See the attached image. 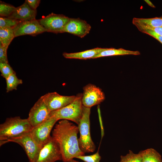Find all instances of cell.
I'll use <instances>...</instances> for the list:
<instances>
[{
	"instance_id": "6da1fadb",
	"label": "cell",
	"mask_w": 162,
	"mask_h": 162,
	"mask_svg": "<svg viewBox=\"0 0 162 162\" xmlns=\"http://www.w3.org/2000/svg\"><path fill=\"white\" fill-rule=\"evenodd\" d=\"M77 126L69 120H60L54 126L51 136L58 144L62 160L68 162L78 156L84 155L79 145Z\"/></svg>"
},
{
	"instance_id": "7a4b0ae2",
	"label": "cell",
	"mask_w": 162,
	"mask_h": 162,
	"mask_svg": "<svg viewBox=\"0 0 162 162\" xmlns=\"http://www.w3.org/2000/svg\"><path fill=\"white\" fill-rule=\"evenodd\" d=\"M32 128L27 118L19 116L7 118L0 125V141L29 133Z\"/></svg>"
},
{
	"instance_id": "3957f363",
	"label": "cell",
	"mask_w": 162,
	"mask_h": 162,
	"mask_svg": "<svg viewBox=\"0 0 162 162\" xmlns=\"http://www.w3.org/2000/svg\"><path fill=\"white\" fill-rule=\"evenodd\" d=\"M82 95V93L77 94L75 100L71 103L61 109L51 112L49 117H53L58 121L63 119L70 120L78 125L83 114Z\"/></svg>"
},
{
	"instance_id": "277c9868",
	"label": "cell",
	"mask_w": 162,
	"mask_h": 162,
	"mask_svg": "<svg viewBox=\"0 0 162 162\" xmlns=\"http://www.w3.org/2000/svg\"><path fill=\"white\" fill-rule=\"evenodd\" d=\"M91 108L83 106L82 117L78 125L80 137L78 138L79 147L84 153L94 152L95 146L92 140L90 129V116Z\"/></svg>"
},
{
	"instance_id": "5b68a950",
	"label": "cell",
	"mask_w": 162,
	"mask_h": 162,
	"mask_svg": "<svg viewBox=\"0 0 162 162\" xmlns=\"http://www.w3.org/2000/svg\"><path fill=\"white\" fill-rule=\"evenodd\" d=\"M9 142L16 143L22 146L26 152L29 162L34 161L41 148L34 141L30 132L0 141V146Z\"/></svg>"
},
{
	"instance_id": "8992f818",
	"label": "cell",
	"mask_w": 162,
	"mask_h": 162,
	"mask_svg": "<svg viewBox=\"0 0 162 162\" xmlns=\"http://www.w3.org/2000/svg\"><path fill=\"white\" fill-rule=\"evenodd\" d=\"M57 121L55 118L50 117L41 124L33 128L30 132L32 136L40 148L50 139L51 136V132Z\"/></svg>"
},
{
	"instance_id": "52a82bcc",
	"label": "cell",
	"mask_w": 162,
	"mask_h": 162,
	"mask_svg": "<svg viewBox=\"0 0 162 162\" xmlns=\"http://www.w3.org/2000/svg\"><path fill=\"white\" fill-rule=\"evenodd\" d=\"M70 18L62 14L51 13L38 20L46 32L57 34L64 33Z\"/></svg>"
},
{
	"instance_id": "ba28073f",
	"label": "cell",
	"mask_w": 162,
	"mask_h": 162,
	"mask_svg": "<svg viewBox=\"0 0 162 162\" xmlns=\"http://www.w3.org/2000/svg\"><path fill=\"white\" fill-rule=\"evenodd\" d=\"M61 160L59 147L51 136L48 141L40 148L34 162H55Z\"/></svg>"
},
{
	"instance_id": "9c48e42d",
	"label": "cell",
	"mask_w": 162,
	"mask_h": 162,
	"mask_svg": "<svg viewBox=\"0 0 162 162\" xmlns=\"http://www.w3.org/2000/svg\"><path fill=\"white\" fill-rule=\"evenodd\" d=\"M50 112L42 96L31 109L27 119L34 128L46 120Z\"/></svg>"
},
{
	"instance_id": "30bf717a",
	"label": "cell",
	"mask_w": 162,
	"mask_h": 162,
	"mask_svg": "<svg viewBox=\"0 0 162 162\" xmlns=\"http://www.w3.org/2000/svg\"><path fill=\"white\" fill-rule=\"evenodd\" d=\"M82 101L83 106L91 108L99 104L105 99V95L102 89L95 85L88 84L83 88Z\"/></svg>"
},
{
	"instance_id": "8fae6325",
	"label": "cell",
	"mask_w": 162,
	"mask_h": 162,
	"mask_svg": "<svg viewBox=\"0 0 162 162\" xmlns=\"http://www.w3.org/2000/svg\"><path fill=\"white\" fill-rule=\"evenodd\" d=\"M47 107L51 112L61 109L72 103L76 95L63 96L54 92L42 96Z\"/></svg>"
},
{
	"instance_id": "7c38bea8",
	"label": "cell",
	"mask_w": 162,
	"mask_h": 162,
	"mask_svg": "<svg viewBox=\"0 0 162 162\" xmlns=\"http://www.w3.org/2000/svg\"><path fill=\"white\" fill-rule=\"evenodd\" d=\"M15 37L29 35L35 36L46 32L45 29L36 19L21 21L14 29Z\"/></svg>"
},
{
	"instance_id": "4fadbf2b",
	"label": "cell",
	"mask_w": 162,
	"mask_h": 162,
	"mask_svg": "<svg viewBox=\"0 0 162 162\" xmlns=\"http://www.w3.org/2000/svg\"><path fill=\"white\" fill-rule=\"evenodd\" d=\"M91 29V26L85 20L79 18H70L65 27L64 32L69 33L82 38L89 33Z\"/></svg>"
},
{
	"instance_id": "5bb4252c",
	"label": "cell",
	"mask_w": 162,
	"mask_h": 162,
	"mask_svg": "<svg viewBox=\"0 0 162 162\" xmlns=\"http://www.w3.org/2000/svg\"><path fill=\"white\" fill-rule=\"evenodd\" d=\"M36 10L32 9L28 4L25 2L21 6L16 8L14 11L8 17L21 21L35 20Z\"/></svg>"
},
{
	"instance_id": "9a60e30c",
	"label": "cell",
	"mask_w": 162,
	"mask_h": 162,
	"mask_svg": "<svg viewBox=\"0 0 162 162\" xmlns=\"http://www.w3.org/2000/svg\"><path fill=\"white\" fill-rule=\"evenodd\" d=\"M104 48L97 47L81 52L68 53H64L63 55L67 58L87 59L94 58L97 55L102 52Z\"/></svg>"
},
{
	"instance_id": "2e32d148",
	"label": "cell",
	"mask_w": 162,
	"mask_h": 162,
	"mask_svg": "<svg viewBox=\"0 0 162 162\" xmlns=\"http://www.w3.org/2000/svg\"><path fill=\"white\" fill-rule=\"evenodd\" d=\"M140 54V53L138 51H131L126 50L122 48L118 49L112 48H104L102 52L95 56L94 58L114 56L129 55H138Z\"/></svg>"
},
{
	"instance_id": "e0dca14e",
	"label": "cell",
	"mask_w": 162,
	"mask_h": 162,
	"mask_svg": "<svg viewBox=\"0 0 162 162\" xmlns=\"http://www.w3.org/2000/svg\"><path fill=\"white\" fill-rule=\"evenodd\" d=\"M132 23L135 26L140 25L152 28L162 27V17L150 18H137L133 19Z\"/></svg>"
},
{
	"instance_id": "ac0fdd59",
	"label": "cell",
	"mask_w": 162,
	"mask_h": 162,
	"mask_svg": "<svg viewBox=\"0 0 162 162\" xmlns=\"http://www.w3.org/2000/svg\"><path fill=\"white\" fill-rule=\"evenodd\" d=\"M140 153L142 162H162L161 155L153 148L147 149Z\"/></svg>"
},
{
	"instance_id": "d6986e66",
	"label": "cell",
	"mask_w": 162,
	"mask_h": 162,
	"mask_svg": "<svg viewBox=\"0 0 162 162\" xmlns=\"http://www.w3.org/2000/svg\"><path fill=\"white\" fill-rule=\"evenodd\" d=\"M13 29L9 28H0V44L8 48L15 38Z\"/></svg>"
},
{
	"instance_id": "ffe728a7",
	"label": "cell",
	"mask_w": 162,
	"mask_h": 162,
	"mask_svg": "<svg viewBox=\"0 0 162 162\" xmlns=\"http://www.w3.org/2000/svg\"><path fill=\"white\" fill-rule=\"evenodd\" d=\"M5 80L7 92L14 90H16L17 86L22 83V80L17 77L16 73L10 75L5 79Z\"/></svg>"
},
{
	"instance_id": "44dd1931",
	"label": "cell",
	"mask_w": 162,
	"mask_h": 162,
	"mask_svg": "<svg viewBox=\"0 0 162 162\" xmlns=\"http://www.w3.org/2000/svg\"><path fill=\"white\" fill-rule=\"evenodd\" d=\"M21 21L8 17H0V28L14 29Z\"/></svg>"
},
{
	"instance_id": "7402d4cb",
	"label": "cell",
	"mask_w": 162,
	"mask_h": 162,
	"mask_svg": "<svg viewBox=\"0 0 162 162\" xmlns=\"http://www.w3.org/2000/svg\"><path fill=\"white\" fill-rule=\"evenodd\" d=\"M120 162H142V158L140 152L134 154L132 151L125 156H122Z\"/></svg>"
},
{
	"instance_id": "603a6c76",
	"label": "cell",
	"mask_w": 162,
	"mask_h": 162,
	"mask_svg": "<svg viewBox=\"0 0 162 162\" xmlns=\"http://www.w3.org/2000/svg\"><path fill=\"white\" fill-rule=\"evenodd\" d=\"M14 6L1 2L0 3V16L1 17H8L15 9Z\"/></svg>"
},
{
	"instance_id": "cb8c5ba5",
	"label": "cell",
	"mask_w": 162,
	"mask_h": 162,
	"mask_svg": "<svg viewBox=\"0 0 162 162\" xmlns=\"http://www.w3.org/2000/svg\"><path fill=\"white\" fill-rule=\"evenodd\" d=\"M1 76L5 79L11 74L16 73L8 63L0 62Z\"/></svg>"
},
{
	"instance_id": "d4e9b609",
	"label": "cell",
	"mask_w": 162,
	"mask_h": 162,
	"mask_svg": "<svg viewBox=\"0 0 162 162\" xmlns=\"http://www.w3.org/2000/svg\"><path fill=\"white\" fill-rule=\"evenodd\" d=\"M76 158L80 159L85 162H100L101 158L98 151L92 155H80L76 157Z\"/></svg>"
},
{
	"instance_id": "484cf974",
	"label": "cell",
	"mask_w": 162,
	"mask_h": 162,
	"mask_svg": "<svg viewBox=\"0 0 162 162\" xmlns=\"http://www.w3.org/2000/svg\"><path fill=\"white\" fill-rule=\"evenodd\" d=\"M141 32L148 34L159 41L162 44V36L158 35L154 32L140 26H136Z\"/></svg>"
},
{
	"instance_id": "4316f807",
	"label": "cell",
	"mask_w": 162,
	"mask_h": 162,
	"mask_svg": "<svg viewBox=\"0 0 162 162\" xmlns=\"http://www.w3.org/2000/svg\"><path fill=\"white\" fill-rule=\"evenodd\" d=\"M8 48L0 44V62L8 63L7 56Z\"/></svg>"
},
{
	"instance_id": "83f0119b",
	"label": "cell",
	"mask_w": 162,
	"mask_h": 162,
	"mask_svg": "<svg viewBox=\"0 0 162 162\" xmlns=\"http://www.w3.org/2000/svg\"><path fill=\"white\" fill-rule=\"evenodd\" d=\"M26 2L31 8L34 10H36L39 5L40 0H26Z\"/></svg>"
},
{
	"instance_id": "f1b7e54d",
	"label": "cell",
	"mask_w": 162,
	"mask_h": 162,
	"mask_svg": "<svg viewBox=\"0 0 162 162\" xmlns=\"http://www.w3.org/2000/svg\"><path fill=\"white\" fill-rule=\"evenodd\" d=\"M135 26L136 27L137 26H140L148 29L154 32L158 35L162 36V27L152 28L140 25H136Z\"/></svg>"
},
{
	"instance_id": "f546056e",
	"label": "cell",
	"mask_w": 162,
	"mask_h": 162,
	"mask_svg": "<svg viewBox=\"0 0 162 162\" xmlns=\"http://www.w3.org/2000/svg\"><path fill=\"white\" fill-rule=\"evenodd\" d=\"M144 1L150 6L155 8V7L153 3L149 0H145Z\"/></svg>"
},
{
	"instance_id": "4dcf8cb0",
	"label": "cell",
	"mask_w": 162,
	"mask_h": 162,
	"mask_svg": "<svg viewBox=\"0 0 162 162\" xmlns=\"http://www.w3.org/2000/svg\"><path fill=\"white\" fill-rule=\"evenodd\" d=\"M68 162H79L78 161H77L75 160H74L73 159L70 160Z\"/></svg>"
}]
</instances>
